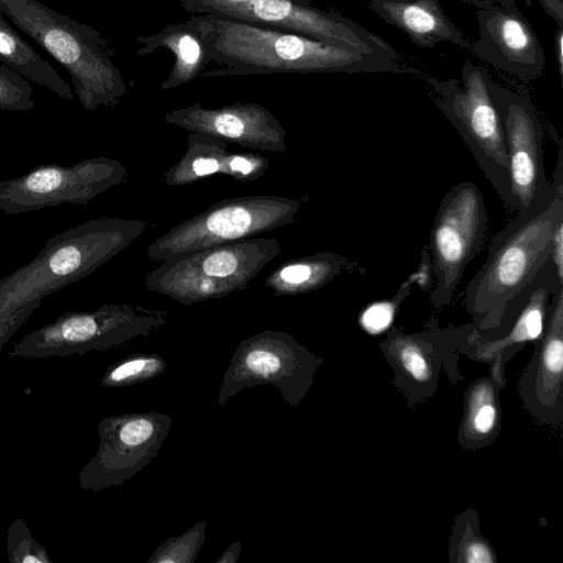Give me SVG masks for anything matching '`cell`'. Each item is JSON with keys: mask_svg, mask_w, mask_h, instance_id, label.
I'll use <instances>...</instances> for the list:
<instances>
[{"mask_svg": "<svg viewBox=\"0 0 563 563\" xmlns=\"http://www.w3.org/2000/svg\"><path fill=\"white\" fill-rule=\"evenodd\" d=\"M146 227L139 219L98 218L55 234L33 260L0 279V309L14 310L88 277Z\"/></svg>", "mask_w": 563, "mask_h": 563, "instance_id": "3957f363", "label": "cell"}, {"mask_svg": "<svg viewBox=\"0 0 563 563\" xmlns=\"http://www.w3.org/2000/svg\"><path fill=\"white\" fill-rule=\"evenodd\" d=\"M308 199V195H251L222 199L152 241L146 250L147 258L163 263L289 225Z\"/></svg>", "mask_w": 563, "mask_h": 563, "instance_id": "8992f818", "label": "cell"}, {"mask_svg": "<svg viewBox=\"0 0 563 563\" xmlns=\"http://www.w3.org/2000/svg\"><path fill=\"white\" fill-rule=\"evenodd\" d=\"M7 556L11 563H52L46 549L21 518L13 519L8 528Z\"/></svg>", "mask_w": 563, "mask_h": 563, "instance_id": "f1b7e54d", "label": "cell"}, {"mask_svg": "<svg viewBox=\"0 0 563 563\" xmlns=\"http://www.w3.org/2000/svg\"><path fill=\"white\" fill-rule=\"evenodd\" d=\"M563 286L552 262L545 264L508 303L499 327L490 334L474 328L460 354L489 365V374L506 385L505 367L529 342H537L544 330L552 297Z\"/></svg>", "mask_w": 563, "mask_h": 563, "instance_id": "9a60e30c", "label": "cell"}, {"mask_svg": "<svg viewBox=\"0 0 563 563\" xmlns=\"http://www.w3.org/2000/svg\"><path fill=\"white\" fill-rule=\"evenodd\" d=\"M172 423L169 415L155 411L102 419L97 452L79 472V487L101 492L132 478L157 455Z\"/></svg>", "mask_w": 563, "mask_h": 563, "instance_id": "4fadbf2b", "label": "cell"}, {"mask_svg": "<svg viewBox=\"0 0 563 563\" xmlns=\"http://www.w3.org/2000/svg\"><path fill=\"white\" fill-rule=\"evenodd\" d=\"M563 222V162L559 152L553 180L544 199L517 213L492 240L481 269L464 290V307L476 331L493 333L508 303L549 258L552 234Z\"/></svg>", "mask_w": 563, "mask_h": 563, "instance_id": "7a4b0ae2", "label": "cell"}, {"mask_svg": "<svg viewBox=\"0 0 563 563\" xmlns=\"http://www.w3.org/2000/svg\"><path fill=\"white\" fill-rule=\"evenodd\" d=\"M275 238H249L163 262L145 276V288L191 306L242 291L280 254Z\"/></svg>", "mask_w": 563, "mask_h": 563, "instance_id": "5b68a950", "label": "cell"}, {"mask_svg": "<svg viewBox=\"0 0 563 563\" xmlns=\"http://www.w3.org/2000/svg\"><path fill=\"white\" fill-rule=\"evenodd\" d=\"M518 391L525 408L539 422L563 421V286L552 297L541 338L522 372Z\"/></svg>", "mask_w": 563, "mask_h": 563, "instance_id": "d6986e66", "label": "cell"}, {"mask_svg": "<svg viewBox=\"0 0 563 563\" xmlns=\"http://www.w3.org/2000/svg\"><path fill=\"white\" fill-rule=\"evenodd\" d=\"M164 121L188 132L220 137L229 144L285 154L287 131L267 108L254 102H234L205 108L199 101L172 110Z\"/></svg>", "mask_w": 563, "mask_h": 563, "instance_id": "ac0fdd59", "label": "cell"}, {"mask_svg": "<svg viewBox=\"0 0 563 563\" xmlns=\"http://www.w3.org/2000/svg\"><path fill=\"white\" fill-rule=\"evenodd\" d=\"M549 260L552 262L560 282L563 283V222L556 225L552 234Z\"/></svg>", "mask_w": 563, "mask_h": 563, "instance_id": "d6a6232c", "label": "cell"}, {"mask_svg": "<svg viewBox=\"0 0 563 563\" xmlns=\"http://www.w3.org/2000/svg\"><path fill=\"white\" fill-rule=\"evenodd\" d=\"M167 368L166 360L153 352H134L111 364L101 378L104 388L130 387L151 380Z\"/></svg>", "mask_w": 563, "mask_h": 563, "instance_id": "4316f807", "label": "cell"}, {"mask_svg": "<svg viewBox=\"0 0 563 563\" xmlns=\"http://www.w3.org/2000/svg\"><path fill=\"white\" fill-rule=\"evenodd\" d=\"M42 299H35L14 310L0 309V351L9 339L26 322L41 306Z\"/></svg>", "mask_w": 563, "mask_h": 563, "instance_id": "1f68e13d", "label": "cell"}, {"mask_svg": "<svg viewBox=\"0 0 563 563\" xmlns=\"http://www.w3.org/2000/svg\"><path fill=\"white\" fill-rule=\"evenodd\" d=\"M207 521L192 525L178 537H169L151 554L147 563H194L206 540Z\"/></svg>", "mask_w": 563, "mask_h": 563, "instance_id": "83f0119b", "label": "cell"}, {"mask_svg": "<svg viewBox=\"0 0 563 563\" xmlns=\"http://www.w3.org/2000/svg\"><path fill=\"white\" fill-rule=\"evenodd\" d=\"M323 360L284 331L265 330L238 344L219 388L218 402H227L247 387L272 385L284 402L298 407L313 385Z\"/></svg>", "mask_w": 563, "mask_h": 563, "instance_id": "30bf717a", "label": "cell"}, {"mask_svg": "<svg viewBox=\"0 0 563 563\" xmlns=\"http://www.w3.org/2000/svg\"><path fill=\"white\" fill-rule=\"evenodd\" d=\"M185 11L296 32L360 53L398 58L395 48L379 35L335 12L313 7L307 0H179Z\"/></svg>", "mask_w": 563, "mask_h": 563, "instance_id": "9c48e42d", "label": "cell"}, {"mask_svg": "<svg viewBox=\"0 0 563 563\" xmlns=\"http://www.w3.org/2000/svg\"><path fill=\"white\" fill-rule=\"evenodd\" d=\"M487 233L484 197L473 181H462L443 196L430 232V261L435 287L431 302L451 303L464 269L481 252Z\"/></svg>", "mask_w": 563, "mask_h": 563, "instance_id": "8fae6325", "label": "cell"}, {"mask_svg": "<svg viewBox=\"0 0 563 563\" xmlns=\"http://www.w3.org/2000/svg\"><path fill=\"white\" fill-rule=\"evenodd\" d=\"M543 11L558 24L563 25V0H537ZM531 4V0H526Z\"/></svg>", "mask_w": 563, "mask_h": 563, "instance_id": "836d02e7", "label": "cell"}, {"mask_svg": "<svg viewBox=\"0 0 563 563\" xmlns=\"http://www.w3.org/2000/svg\"><path fill=\"white\" fill-rule=\"evenodd\" d=\"M269 167V159L255 153H231L224 140L189 132L187 147L180 159L165 170L162 181L172 187L196 183L205 177L221 174L238 181H254Z\"/></svg>", "mask_w": 563, "mask_h": 563, "instance_id": "ffe728a7", "label": "cell"}, {"mask_svg": "<svg viewBox=\"0 0 563 563\" xmlns=\"http://www.w3.org/2000/svg\"><path fill=\"white\" fill-rule=\"evenodd\" d=\"M242 542L235 541L231 543L224 552L214 561V563H235L242 552Z\"/></svg>", "mask_w": 563, "mask_h": 563, "instance_id": "d590c367", "label": "cell"}, {"mask_svg": "<svg viewBox=\"0 0 563 563\" xmlns=\"http://www.w3.org/2000/svg\"><path fill=\"white\" fill-rule=\"evenodd\" d=\"M489 89L501 122L515 210L523 212L540 205L548 188L543 128L529 96L493 80Z\"/></svg>", "mask_w": 563, "mask_h": 563, "instance_id": "2e32d148", "label": "cell"}, {"mask_svg": "<svg viewBox=\"0 0 563 563\" xmlns=\"http://www.w3.org/2000/svg\"><path fill=\"white\" fill-rule=\"evenodd\" d=\"M413 283L404 282L397 294L388 299L377 300L366 306L360 313L358 323L367 333L379 334L393 324L400 305L410 294Z\"/></svg>", "mask_w": 563, "mask_h": 563, "instance_id": "f546056e", "label": "cell"}, {"mask_svg": "<svg viewBox=\"0 0 563 563\" xmlns=\"http://www.w3.org/2000/svg\"><path fill=\"white\" fill-rule=\"evenodd\" d=\"M449 560L457 563H495L496 552L479 530L475 509L460 512L449 540Z\"/></svg>", "mask_w": 563, "mask_h": 563, "instance_id": "484cf974", "label": "cell"}, {"mask_svg": "<svg viewBox=\"0 0 563 563\" xmlns=\"http://www.w3.org/2000/svg\"><path fill=\"white\" fill-rule=\"evenodd\" d=\"M32 95L33 88L25 78L0 64V110L27 112L35 107Z\"/></svg>", "mask_w": 563, "mask_h": 563, "instance_id": "4dcf8cb0", "label": "cell"}, {"mask_svg": "<svg viewBox=\"0 0 563 563\" xmlns=\"http://www.w3.org/2000/svg\"><path fill=\"white\" fill-rule=\"evenodd\" d=\"M369 10L419 47L451 42L471 52L472 42L445 14L439 0H369Z\"/></svg>", "mask_w": 563, "mask_h": 563, "instance_id": "44dd1931", "label": "cell"}, {"mask_svg": "<svg viewBox=\"0 0 563 563\" xmlns=\"http://www.w3.org/2000/svg\"><path fill=\"white\" fill-rule=\"evenodd\" d=\"M554 58L560 79H563V25H558L554 33Z\"/></svg>", "mask_w": 563, "mask_h": 563, "instance_id": "e575fe53", "label": "cell"}, {"mask_svg": "<svg viewBox=\"0 0 563 563\" xmlns=\"http://www.w3.org/2000/svg\"><path fill=\"white\" fill-rule=\"evenodd\" d=\"M189 21L206 44L209 62L223 66L202 77L400 71L396 57L350 51L296 32L216 14H198Z\"/></svg>", "mask_w": 563, "mask_h": 563, "instance_id": "6da1fadb", "label": "cell"}, {"mask_svg": "<svg viewBox=\"0 0 563 563\" xmlns=\"http://www.w3.org/2000/svg\"><path fill=\"white\" fill-rule=\"evenodd\" d=\"M504 386L489 374L465 389L457 430V442L464 450H481L496 441L501 426L499 393Z\"/></svg>", "mask_w": 563, "mask_h": 563, "instance_id": "603a6c76", "label": "cell"}, {"mask_svg": "<svg viewBox=\"0 0 563 563\" xmlns=\"http://www.w3.org/2000/svg\"><path fill=\"white\" fill-rule=\"evenodd\" d=\"M349 268L351 264L342 255L319 252L284 262L264 285L277 297L305 295L324 287Z\"/></svg>", "mask_w": 563, "mask_h": 563, "instance_id": "cb8c5ba5", "label": "cell"}, {"mask_svg": "<svg viewBox=\"0 0 563 563\" xmlns=\"http://www.w3.org/2000/svg\"><path fill=\"white\" fill-rule=\"evenodd\" d=\"M167 311L128 303H106L93 311L66 312L21 336L12 356L40 360L85 354L122 345L165 325Z\"/></svg>", "mask_w": 563, "mask_h": 563, "instance_id": "ba28073f", "label": "cell"}, {"mask_svg": "<svg viewBox=\"0 0 563 563\" xmlns=\"http://www.w3.org/2000/svg\"><path fill=\"white\" fill-rule=\"evenodd\" d=\"M136 41L142 47L137 56H145L158 48H166L175 59L161 89L170 90L192 81L209 63L208 52L199 31L187 20L184 23L169 24L151 35H140Z\"/></svg>", "mask_w": 563, "mask_h": 563, "instance_id": "7402d4cb", "label": "cell"}, {"mask_svg": "<svg viewBox=\"0 0 563 563\" xmlns=\"http://www.w3.org/2000/svg\"><path fill=\"white\" fill-rule=\"evenodd\" d=\"M462 86L454 78H428L431 99L459 132L483 174L504 205L515 210L509 167L498 111L490 95V77L481 65L466 60Z\"/></svg>", "mask_w": 563, "mask_h": 563, "instance_id": "52a82bcc", "label": "cell"}, {"mask_svg": "<svg viewBox=\"0 0 563 563\" xmlns=\"http://www.w3.org/2000/svg\"><path fill=\"white\" fill-rule=\"evenodd\" d=\"M474 328L470 323L444 329L431 327L415 333L398 328L387 332L378 346L394 371L395 388L405 395L409 407L433 397L442 369L450 374L452 383L461 380L457 357Z\"/></svg>", "mask_w": 563, "mask_h": 563, "instance_id": "5bb4252c", "label": "cell"}, {"mask_svg": "<svg viewBox=\"0 0 563 563\" xmlns=\"http://www.w3.org/2000/svg\"><path fill=\"white\" fill-rule=\"evenodd\" d=\"M0 10L65 68L86 110L115 107L126 96L121 71L95 27L38 0H0Z\"/></svg>", "mask_w": 563, "mask_h": 563, "instance_id": "277c9868", "label": "cell"}, {"mask_svg": "<svg viewBox=\"0 0 563 563\" xmlns=\"http://www.w3.org/2000/svg\"><path fill=\"white\" fill-rule=\"evenodd\" d=\"M126 175L121 162L104 156L70 166L43 164L18 178L0 180V210L13 216L64 203L87 206Z\"/></svg>", "mask_w": 563, "mask_h": 563, "instance_id": "7c38bea8", "label": "cell"}, {"mask_svg": "<svg viewBox=\"0 0 563 563\" xmlns=\"http://www.w3.org/2000/svg\"><path fill=\"white\" fill-rule=\"evenodd\" d=\"M476 8L478 38L471 52L522 80L539 78L545 52L517 0H460Z\"/></svg>", "mask_w": 563, "mask_h": 563, "instance_id": "e0dca14e", "label": "cell"}, {"mask_svg": "<svg viewBox=\"0 0 563 563\" xmlns=\"http://www.w3.org/2000/svg\"><path fill=\"white\" fill-rule=\"evenodd\" d=\"M0 62L66 101L74 98L67 81L5 21L0 10Z\"/></svg>", "mask_w": 563, "mask_h": 563, "instance_id": "d4e9b609", "label": "cell"}]
</instances>
